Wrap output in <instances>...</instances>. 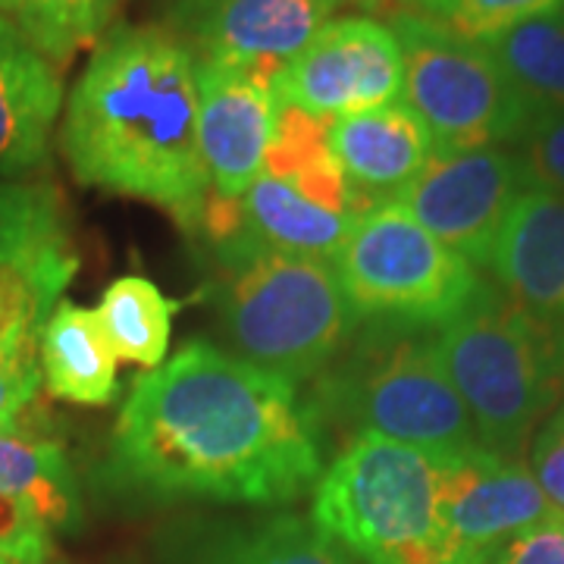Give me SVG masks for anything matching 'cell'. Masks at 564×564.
<instances>
[{"mask_svg":"<svg viewBox=\"0 0 564 564\" xmlns=\"http://www.w3.org/2000/svg\"><path fill=\"white\" fill-rule=\"evenodd\" d=\"M0 558L17 564L51 562V527L3 492H0Z\"/></svg>","mask_w":564,"mask_h":564,"instance_id":"29","label":"cell"},{"mask_svg":"<svg viewBox=\"0 0 564 564\" xmlns=\"http://www.w3.org/2000/svg\"><path fill=\"white\" fill-rule=\"evenodd\" d=\"M404 10L421 13L462 32L467 39L486 41L518 22L555 13L562 0H399Z\"/></svg>","mask_w":564,"mask_h":564,"instance_id":"27","label":"cell"},{"mask_svg":"<svg viewBox=\"0 0 564 564\" xmlns=\"http://www.w3.org/2000/svg\"><path fill=\"white\" fill-rule=\"evenodd\" d=\"M321 433L380 436L458 464L484 445L433 348V329L364 323L304 402Z\"/></svg>","mask_w":564,"mask_h":564,"instance_id":"3","label":"cell"},{"mask_svg":"<svg viewBox=\"0 0 564 564\" xmlns=\"http://www.w3.org/2000/svg\"><path fill=\"white\" fill-rule=\"evenodd\" d=\"M440 467L443 564H486L508 540L555 511L521 458H499L484 448Z\"/></svg>","mask_w":564,"mask_h":564,"instance_id":"11","label":"cell"},{"mask_svg":"<svg viewBox=\"0 0 564 564\" xmlns=\"http://www.w3.org/2000/svg\"><path fill=\"white\" fill-rule=\"evenodd\" d=\"M558 13H562V17H564V0H562V3H558Z\"/></svg>","mask_w":564,"mask_h":564,"instance_id":"36","label":"cell"},{"mask_svg":"<svg viewBox=\"0 0 564 564\" xmlns=\"http://www.w3.org/2000/svg\"><path fill=\"white\" fill-rule=\"evenodd\" d=\"M176 307L180 304L170 302L148 276L132 273L104 289L98 321L120 361L154 370L166 358Z\"/></svg>","mask_w":564,"mask_h":564,"instance_id":"24","label":"cell"},{"mask_svg":"<svg viewBox=\"0 0 564 564\" xmlns=\"http://www.w3.org/2000/svg\"><path fill=\"white\" fill-rule=\"evenodd\" d=\"M39 386L41 370L35 355H0V433H22L20 426L39 395Z\"/></svg>","mask_w":564,"mask_h":564,"instance_id":"30","label":"cell"},{"mask_svg":"<svg viewBox=\"0 0 564 564\" xmlns=\"http://www.w3.org/2000/svg\"><path fill=\"white\" fill-rule=\"evenodd\" d=\"M0 564H17V562H7V558H0Z\"/></svg>","mask_w":564,"mask_h":564,"instance_id":"37","label":"cell"},{"mask_svg":"<svg viewBox=\"0 0 564 564\" xmlns=\"http://www.w3.org/2000/svg\"><path fill=\"white\" fill-rule=\"evenodd\" d=\"M263 173L292 185L311 204L348 214V185L329 151V120L323 117L280 104L276 132L267 148Z\"/></svg>","mask_w":564,"mask_h":564,"instance_id":"23","label":"cell"},{"mask_svg":"<svg viewBox=\"0 0 564 564\" xmlns=\"http://www.w3.org/2000/svg\"><path fill=\"white\" fill-rule=\"evenodd\" d=\"M486 564H564V514L552 511L540 524L527 527Z\"/></svg>","mask_w":564,"mask_h":564,"instance_id":"32","label":"cell"},{"mask_svg":"<svg viewBox=\"0 0 564 564\" xmlns=\"http://www.w3.org/2000/svg\"><path fill=\"white\" fill-rule=\"evenodd\" d=\"M214 251L226 270L223 333L239 358L295 389L314 383L361 326L333 263L273 251L248 226Z\"/></svg>","mask_w":564,"mask_h":564,"instance_id":"4","label":"cell"},{"mask_svg":"<svg viewBox=\"0 0 564 564\" xmlns=\"http://www.w3.org/2000/svg\"><path fill=\"white\" fill-rule=\"evenodd\" d=\"M433 348L480 445L518 462L562 399L564 336L484 282L462 314L433 329Z\"/></svg>","mask_w":564,"mask_h":564,"instance_id":"5","label":"cell"},{"mask_svg":"<svg viewBox=\"0 0 564 564\" xmlns=\"http://www.w3.org/2000/svg\"><path fill=\"white\" fill-rule=\"evenodd\" d=\"M343 555H345V552H343ZM345 564H361V562H358V558H351V555H345Z\"/></svg>","mask_w":564,"mask_h":564,"instance_id":"34","label":"cell"},{"mask_svg":"<svg viewBox=\"0 0 564 564\" xmlns=\"http://www.w3.org/2000/svg\"><path fill=\"white\" fill-rule=\"evenodd\" d=\"M195 85L210 192L242 202L261 180L267 148L276 132L280 101L273 95V69L198 57Z\"/></svg>","mask_w":564,"mask_h":564,"instance_id":"12","label":"cell"},{"mask_svg":"<svg viewBox=\"0 0 564 564\" xmlns=\"http://www.w3.org/2000/svg\"><path fill=\"white\" fill-rule=\"evenodd\" d=\"M521 161H524L530 188L564 198V113L540 117L521 139Z\"/></svg>","mask_w":564,"mask_h":564,"instance_id":"28","label":"cell"},{"mask_svg":"<svg viewBox=\"0 0 564 564\" xmlns=\"http://www.w3.org/2000/svg\"><path fill=\"white\" fill-rule=\"evenodd\" d=\"M329 263L358 323L440 329L484 285L474 263L433 239L399 204L351 223Z\"/></svg>","mask_w":564,"mask_h":564,"instance_id":"7","label":"cell"},{"mask_svg":"<svg viewBox=\"0 0 564 564\" xmlns=\"http://www.w3.org/2000/svg\"><path fill=\"white\" fill-rule=\"evenodd\" d=\"M343 0H170L166 29L202 61L280 69Z\"/></svg>","mask_w":564,"mask_h":564,"instance_id":"13","label":"cell"},{"mask_svg":"<svg viewBox=\"0 0 564 564\" xmlns=\"http://www.w3.org/2000/svg\"><path fill=\"white\" fill-rule=\"evenodd\" d=\"M17 10H20V0H0V13L3 17H17Z\"/></svg>","mask_w":564,"mask_h":564,"instance_id":"33","label":"cell"},{"mask_svg":"<svg viewBox=\"0 0 564 564\" xmlns=\"http://www.w3.org/2000/svg\"><path fill=\"white\" fill-rule=\"evenodd\" d=\"M61 110V69L0 13V176L44 166Z\"/></svg>","mask_w":564,"mask_h":564,"instance_id":"16","label":"cell"},{"mask_svg":"<svg viewBox=\"0 0 564 564\" xmlns=\"http://www.w3.org/2000/svg\"><path fill=\"white\" fill-rule=\"evenodd\" d=\"M79 258L69 245L22 261L0 263V355H39L41 329L76 276Z\"/></svg>","mask_w":564,"mask_h":564,"instance_id":"21","label":"cell"},{"mask_svg":"<svg viewBox=\"0 0 564 564\" xmlns=\"http://www.w3.org/2000/svg\"><path fill=\"white\" fill-rule=\"evenodd\" d=\"M329 151L348 185V217L392 204L433 161L430 129L404 101L329 120Z\"/></svg>","mask_w":564,"mask_h":564,"instance_id":"14","label":"cell"},{"mask_svg":"<svg viewBox=\"0 0 564 564\" xmlns=\"http://www.w3.org/2000/svg\"><path fill=\"white\" fill-rule=\"evenodd\" d=\"M524 192H530V180L521 154L492 144L433 154L392 204L467 263L489 267L505 223Z\"/></svg>","mask_w":564,"mask_h":564,"instance_id":"10","label":"cell"},{"mask_svg":"<svg viewBox=\"0 0 564 564\" xmlns=\"http://www.w3.org/2000/svg\"><path fill=\"white\" fill-rule=\"evenodd\" d=\"M198 57L166 25H113L73 85L61 151L82 185L198 229L210 176L198 135Z\"/></svg>","mask_w":564,"mask_h":564,"instance_id":"2","label":"cell"},{"mask_svg":"<svg viewBox=\"0 0 564 564\" xmlns=\"http://www.w3.org/2000/svg\"><path fill=\"white\" fill-rule=\"evenodd\" d=\"M389 29L402 44V101L430 129L436 154L521 144L536 120L484 41L411 10H395Z\"/></svg>","mask_w":564,"mask_h":564,"instance_id":"8","label":"cell"},{"mask_svg":"<svg viewBox=\"0 0 564 564\" xmlns=\"http://www.w3.org/2000/svg\"><path fill=\"white\" fill-rule=\"evenodd\" d=\"M163 564H345L311 518L280 511L251 521L188 518L158 536Z\"/></svg>","mask_w":564,"mask_h":564,"instance_id":"15","label":"cell"},{"mask_svg":"<svg viewBox=\"0 0 564 564\" xmlns=\"http://www.w3.org/2000/svg\"><path fill=\"white\" fill-rule=\"evenodd\" d=\"M41 380L54 399L110 404L117 399L120 358L104 336L98 311L61 302L41 329Z\"/></svg>","mask_w":564,"mask_h":564,"instance_id":"18","label":"cell"},{"mask_svg":"<svg viewBox=\"0 0 564 564\" xmlns=\"http://www.w3.org/2000/svg\"><path fill=\"white\" fill-rule=\"evenodd\" d=\"M440 480L421 448L358 436L321 474L311 521L361 564H443Z\"/></svg>","mask_w":564,"mask_h":564,"instance_id":"6","label":"cell"},{"mask_svg":"<svg viewBox=\"0 0 564 564\" xmlns=\"http://www.w3.org/2000/svg\"><path fill=\"white\" fill-rule=\"evenodd\" d=\"M122 0H20L13 22L57 69L79 51H95L113 29Z\"/></svg>","mask_w":564,"mask_h":564,"instance_id":"25","label":"cell"},{"mask_svg":"<svg viewBox=\"0 0 564 564\" xmlns=\"http://www.w3.org/2000/svg\"><path fill=\"white\" fill-rule=\"evenodd\" d=\"M321 474V436L299 389L195 339L132 383L101 484L141 502L273 508Z\"/></svg>","mask_w":564,"mask_h":564,"instance_id":"1","label":"cell"},{"mask_svg":"<svg viewBox=\"0 0 564 564\" xmlns=\"http://www.w3.org/2000/svg\"><path fill=\"white\" fill-rule=\"evenodd\" d=\"M484 44L533 120L564 113V17L558 10L518 22Z\"/></svg>","mask_w":564,"mask_h":564,"instance_id":"22","label":"cell"},{"mask_svg":"<svg viewBox=\"0 0 564 564\" xmlns=\"http://www.w3.org/2000/svg\"><path fill=\"white\" fill-rule=\"evenodd\" d=\"M502 292L564 336V198L530 188L514 204L489 263Z\"/></svg>","mask_w":564,"mask_h":564,"instance_id":"17","label":"cell"},{"mask_svg":"<svg viewBox=\"0 0 564 564\" xmlns=\"http://www.w3.org/2000/svg\"><path fill=\"white\" fill-rule=\"evenodd\" d=\"M361 3H383V0H361Z\"/></svg>","mask_w":564,"mask_h":564,"instance_id":"35","label":"cell"},{"mask_svg":"<svg viewBox=\"0 0 564 564\" xmlns=\"http://www.w3.org/2000/svg\"><path fill=\"white\" fill-rule=\"evenodd\" d=\"M402 44L389 22L373 17L326 20L273 73V95L282 107H299L323 120L402 101Z\"/></svg>","mask_w":564,"mask_h":564,"instance_id":"9","label":"cell"},{"mask_svg":"<svg viewBox=\"0 0 564 564\" xmlns=\"http://www.w3.org/2000/svg\"><path fill=\"white\" fill-rule=\"evenodd\" d=\"M69 245L61 188L44 180H0V263Z\"/></svg>","mask_w":564,"mask_h":564,"instance_id":"26","label":"cell"},{"mask_svg":"<svg viewBox=\"0 0 564 564\" xmlns=\"http://www.w3.org/2000/svg\"><path fill=\"white\" fill-rule=\"evenodd\" d=\"M530 464L549 505L564 514V404H558L540 426Z\"/></svg>","mask_w":564,"mask_h":564,"instance_id":"31","label":"cell"},{"mask_svg":"<svg viewBox=\"0 0 564 564\" xmlns=\"http://www.w3.org/2000/svg\"><path fill=\"white\" fill-rule=\"evenodd\" d=\"M248 232L273 251L302 258H333L345 242L355 217L326 210L302 198L292 185L261 173L242 198Z\"/></svg>","mask_w":564,"mask_h":564,"instance_id":"19","label":"cell"},{"mask_svg":"<svg viewBox=\"0 0 564 564\" xmlns=\"http://www.w3.org/2000/svg\"><path fill=\"white\" fill-rule=\"evenodd\" d=\"M0 492L22 502L47 527L82 524L76 470L61 445L29 433H0Z\"/></svg>","mask_w":564,"mask_h":564,"instance_id":"20","label":"cell"}]
</instances>
